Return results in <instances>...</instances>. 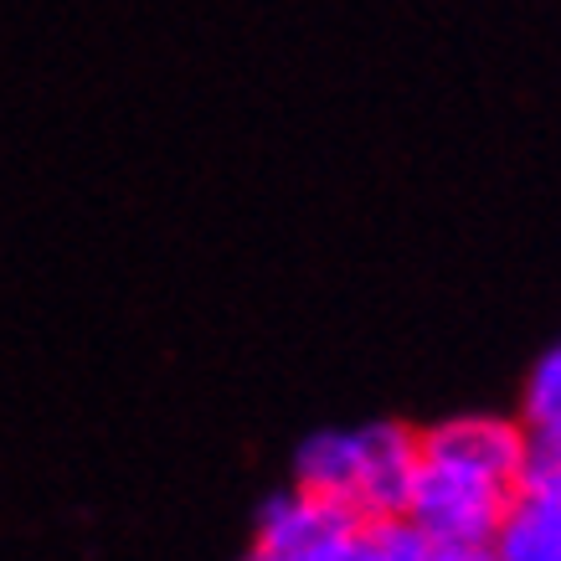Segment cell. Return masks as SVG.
Returning a JSON list of instances; mask_svg holds the SVG:
<instances>
[{
	"mask_svg": "<svg viewBox=\"0 0 561 561\" xmlns=\"http://www.w3.org/2000/svg\"><path fill=\"white\" fill-rule=\"evenodd\" d=\"M433 561H494L490 541H433Z\"/></svg>",
	"mask_w": 561,
	"mask_h": 561,
	"instance_id": "cell-8",
	"label": "cell"
},
{
	"mask_svg": "<svg viewBox=\"0 0 561 561\" xmlns=\"http://www.w3.org/2000/svg\"><path fill=\"white\" fill-rule=\"evenodd\" d=\"M242 561H263V557H257V551H248V557H242Z\"/></svg>",
	"mask_w": 561,
	"mask_h": 561,
	"instance_id": "cell-9",
	"label": "cell"
},
{
	"mask_svg": "<svg viewBox=\"0 0 561 561\" xmlns=\"http://www.w3.org/2000/svg\"><path fill=\"white\" fill-rule=\"evenodd\" d=\"M417 479V433L408 423L324 427L294 454V490H309L356 520L408 515Z\"/></svg>",
	"mask_w": 561,
	"mask_h": 561,
	"instance_id": "cell-1",
	"label": "cell"
},
{
	"mask_svg": "<svg viewBox=\"0 0 561 561\" xmlns=\"http://www.w3.org/2000/svg\"><path fill=\"white\" fill-rule=\"evenodd\" d=\"M520 427L530 438L526 469L541 474H561V341L530 366L526 381V402H520Z\"/></svg>",
	"mask_w": 561,
	"mask_h": 561,
	"instance_id": "cell-5",
	"label": "cell"
},
{
	"mask_svg": "<svg viewBox=\"0 0 561 561\" xmlns=\"http://www.w3.org/2000/svg\"><path fill=\"white\" fill-rule=\"evenodd\" d=\"M417 454L423 459H448V463H463V469H479V474H490L515 490L520 474H526L530 438H526V427L511 423V417L474 412V417H448V423L417 433Z\"/></svg>",
	"mask_w": 561,
	"mask_h": 561,
	"instance_id": "cell-3",
	"label": "cell"
},
{
	"mask_svg": "<svg viewBox=\"0 0 561 561\" xmlns=\"http://www.w3.org/2000/svg\"><path fill=\"white\" fill-rule=\"evenodd\" d=\"M371 541H376V561H433V536H423L408 515L371 520Z\"/></svg>",
	"mask_w": 561,
	"mask_h": 561,
	"instance_id": "cell-7",
	"label": "cell"
},
{
	"mask_svg": "<svg viewBox=\"0 0 561 561\" xmlns=\"http://www.w3.org/2000/svg\"><path fill=\"white\" fill-rule=\"evenodd\" d=\"M289 561H376V541H371V520L341 515L330 530H320L314 541Z\"/></svg>",
	"mask_w": 561,
	"mask_h": 561,
	"instance_id": "cell-6",
	"label": "cell"
},
{
	"mask_svg": "<svg viewBox=\"0 0 561 561\" xmlns=\"http://www.w3.org/2000/svg\"><path fill=\"white\" fill-rule=\"evenodd\" d=\"M490 551L494 561H561V474H520Z\"/></svg>",
	"mask_w": 561,
	"mask_h": 561,
	"instance_id": "cell-4",
	"label": "cell"
},
{
	"mask_svg": "<svg viewBox=\"0 0 561 561\" xmlns=\"http://www.w3.org/2000/svg\"><path fill=\"white\" fill-rule=\"evenodd\" d=\"M511 484L463 469L448 459L417 454V479L408 494V520L433 541H490L500 515L511 505Z\"/></svg>",
	"mask_w": 561,
	"mask_h": 561,
	"instance_id": "cell-2",
	"label": "cell"
}]
</instances>
